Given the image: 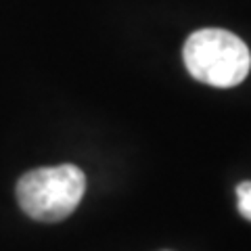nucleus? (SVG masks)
I'll list each match as a JSON object with an SVG mask.
<instances>
[{
	"mask_svg": "<svg viewBox=\"0 0 251 251\" xmlns=\"http://www.w3.org/2000/svg\"><path fill=\"white\" fill-rule=\"evenodd\" d=\"M182 59L195 80L216 88H232L247 77L251 52L232 31L205 27L193 31L184 42Z\"/></svg>",
	"mask_w": 251,
	"mask_h": 251,
	"instance_id": "nucleus-1",
	"label": "nucleus"
},
{
	"mask_svg": "<svg viewBox=\"0 0 251 251\" xmlns=\"http://www.w3.org/2000/svg\"><path fill=\"white\" fill-rule=\"evenodd\" d=\"M237 207L239 214L251 222V180L237 186Z\"/></svg>",
	"mask_w": 251,
	"mask_h": 251,
	"instance_id": "nucleus-3",
	"label": "nucleus"
},
{
	"mask_svg": "<svg viewBox=\"0 0 251 251\" xmlns=\"http://www.w3.org/2000/svg\"><path fill=\"white\" fill-rule=\"evenodd\" d=\"M86 191L84 172L72 166L38 168L17 182V201L21 209L38 222H59L72 216Z\"/></svg>",
	"mask_w": 251,
	"mask_h": 251,
	"instance_id": "nucleus-2",
	"label": "nucleus"
}]
</instances>
